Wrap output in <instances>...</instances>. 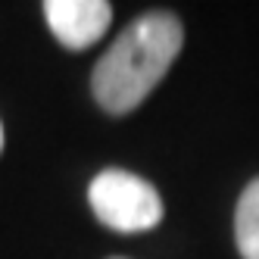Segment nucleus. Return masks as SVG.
Instances as JSON below:
<instances>
[{
	"label": "nucleus",
	"instance_id": "2",
	"mask_svg": "<svg viewBox=\"0 0 259 259\" xmlns=\"http://www.w3.org/2000/svg\"><path fill=\"white\" fill-rule=\"evenodd\" d=\"M97 222L119 234H144L162 222V197L150 181L125 169H103L88 188Z\"/></svg>",
	"mask_w": 259,
	"mask_h": 259
},
{
	"label": "nucleus",
	"instance_id": "4",
	"mask_svg": "<svg viewBox=\"0 0 259 259\" xmlns=\"http://www.w3.org/2000/svg\"><path fill=\"white\" fill-rule=\"evenodd\" d=\"M234 244L240 259H259V178H253L234 206Z\"/></svg>",
	"mask_w": 259,
	"mask_h": 259
},
{
	"label": "nucleus",
	"instance_id": "1",
	"mask_svg": "<svg viewBox=\"0 0 259 259\" xmlns=\"http://www.w3.org/2000/svg\"><path fill=\"white\" fill-rule=\"evenodd\" d=\"M184 44V25L175 13L153 10L132 19L91 72V94L109 116L138 109L165 78Z\"/></svg>",
	"mask_w": 259,
	"mask_h": 259
},
{
	"label": "nucleus",
	"instance_id": "5",
	"mask_svg": "<svg viewBox=\"0 0 259 259\" xmlns=\"http://www.w3.org/2000/svg\"><path fill=\"white\" fill-rule=\"evenodd\" d=\"M4 144H7L4 141V122H0V153H4Z\"/></svg>",
	"mask_w": 259,
	"mask_h": 259
},
{
	"label": "nucleus",
	"instance_id": "3",
	"mask_svg": "<svg viewBox=\"0 0 259 259\" xmlns=\"http://www.w3.org/2000/svg\"><path fill=\"white\" fill-rule=\"evenodd\" d=\"M44 19L63 47L88 50L106 34L113 22V4L106 0H47Z\"/></svg>",
	"mask_w": 259,
	"mask_h": 259
},
{
	"label": "nucleus",
	"instance_id": "6",
	"mask_svg": "<svg viewBox=\"0 0 259 259\" xmlns=\"http://www.w3.org/2000/svg\"><path fill=\"white\" fill-rule=\"evenodd\" d=\"M109 259H125V256H109Z\"/></svg>",
	"mask_w": 259,
	"mask_h": 259
}]
</instances>
